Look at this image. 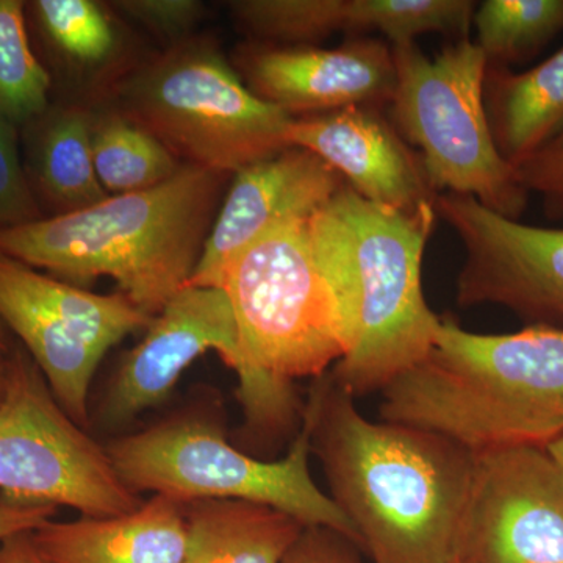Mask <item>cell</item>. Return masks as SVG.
Listing matches in <instances>:
<instances>
[{"label": "cell", "instance_id": "cell-22", "mask_svg": "<svg viewBox=\"0 0 563 563\" xmlns=\"http://www.w3.org/2000/svg\"><path fill=\"white\" fill-rule=\"evenodd\" d=\"M473 24L488 66L509 68L563 32V0H484Z\"/></svg>", "mask_w": 563, "mask_h": 563}, {"label": "cell", "instance_id": "cell-36", "mask_svg": "<svg viewBox=\"0 0 563 563\" xmlns=\"http://www.w3.org/2000/svg\"><path fill=\"white\" fill-rule=\"evenodd\" d=\"M451 563H459V561H454V562H451Z\"/></svg>", "mask_w": 563, "mask_h": 563}, {"label": "cell", "instance_id": "cell-23", "mask_svg": "<svg viewBox=\"0 0 563 563\" xmlns=\"http://www.w3.org/2000/svg\"><path fill=\"white\" fill-rule=\"evenodd\" d=\"M20 0H0V121L25 128L49 109L52 80L33 54Z\"/></svg>", "mask_w": 563, "mask_h": 563}, {"label": "cell", "instance_id": "cell-27", "mask_svg": "<svg viewBox=\"0 0 563 563\" xmlns=\"http://www.w3.org/2000/svg\"><path fill=\"white\" fill-rule=\"evenodd\" d=\"M18 129L0 121V231L43 218L18 150Z\"/></svg>", "mask_w": 563, "mask_h": 563}, {"label": "cell", "instance_id": "cell-9", "mask_svg": "<svg viewBox=\"0 0 563 563\" xmlns=\"http://www.w3.org/2000/svg\"><path fill=\"white\" fill-rule=\"evenodd\" d=\"M0 399V495L14 503L66 506L81 517L132 512L139 495L101 446L63 410L27 351L7 355Z\"/></svg>", "mask_w": 563, "mask_h": 563}, {"label": "cell", "instance_id": "cell-4", "mask_svg": "<svg viewBox=\"0 0 563 563\" xmlns=\"http://www.w3.org/2000/svg\"><path fill=\"white\" fill-rule=\"evenodd\" d=\"M247 374L239 380L243 435L273 440L295 428L302 402L295 380L324 376L352 336L343 303L314 255L309 220L274 225L222 272Z\"/></svg>", "mask_w": 563, "mask_h": 563}, {"label": "cell", "instance_id": "cell-34", "mask_svg": "<svg viewBox=\"0 0 563 563\" xmlns=\"http://www.w3.org/2000/svg\"><path fill=\"white\" fill-rule=\"evenodd\" d=\"M11 352L9 329L0 321V355L7 357Z\"/></svg>", "mask_w": 563, "mask_h": 563}, {"label": "cell", "instance_id": "cell-28", "mask_svg": "<svg viewBox=\"0 0 563 563\" xmlns=\"http://www.w3.org/2000/svg\"><path fill=\"white\" fill-rule=\"evenodd\" d=\"M111 7L176 44L187 41L203 13L198 0H118Z\"/></svg>", "mask_w": 563, "mask_h": 563}, {"label": "cell", "instance_id": "cell-17", "mask_svg": "<svg viewBox=\"0 0 563 563\" xmlns=\"http://www.w3.org/2000/svg\"><path fill=\"white\" fill-rule=\"evenodd\" d=\"M185 504L154 495L132 512L47 521L32 532L47 563H181L187 543Z\"/></svg>", "mask_w": 563, "mask_h": 563}, {"label": "cell", "instance_id": "cell-10", "mask_svg": "<svg viewBox=\"0 0 563 563\" xmlns=\"http://www.w3.org/2000/svg\"><path fill=\"white\" fill-rule=\"evenodd\" d=\"M152 320L121 292L96 295L0 254V321L20 336L52 395L81 428L102 358Z\"/></svg>", "mask_w": 563, "mask_h": 563}, {"label": "cell", "instance_id": "cell-2", "mask_svg": "<svg viewBox=\"0 0 563 563\" xmlns=\"http://www.w3.org/2000/svg\"><path fill=\"white\" fill-rule=\"evenodd\" d=\"M383 421L439 433L476 455L563 435V329L474 333L442 318L431 351L383 391Z\"/></svg>", "mask_w": 563, "mask_h": 563}, {"label": "cell", "instance_id": "cell-20", "mask_svg": "<svg viewBox=\"0 0 563 563\" xmlns=\"http://www.w3.org/2000/svg\"><path fill=\"white\" fill-rule=\"evenodd\" d=\"M181 563H282L303 528L263 504L202 499L185 504Z\"/></svg>", "mask_w": 563, "mask_h": 563}, {"label": "cell", "instance_id": "cell-26", "mask_svg": "<svg viewBox=\"0 0 563 563\" xmlns=\"http://www.w3.org/2000/svg\"><path fill=\"white\" fill-rule=\"evenodd\" d=\"M474 10L472 0H350V32H380L391 47L424 33L468 38Z\"/></svg>", "mask_w": 563, "mask_h": 563}, {"label": "cell", "instance_id": "cell-1", "mask_svg": "<svg viewBox=\"0 0 563 563\" xmlns=\"http://www.w3.org/2000/svg\"><path fill=\"white\" fill-rule=\"evenodd\" d=\"M303 417L331 499L373 563H451L474 454L439 433L369 421L329 373L314 379Z\"/></svg>", "mask_w": 563, "mask_h": 563}, {"label": "cell", "instance_id": "cell-35", "mask_svg": "<svg viewBox=\"0 0 563 563\" xmlns=\"http://www.w3.org/2000/svg\"><path fill=\"white\" fill-rule=\"evenodd\" d=\"M7 372H9V368H7V357L0 355V399H2L3 391H5Z\"/></svg>", "mask_w": 563, "mask_h": 563}, {"label": "cell", "instance_id": "cell-19", "mask_svg": "<svg viewBox=\"0 0 563 563\" xmlns=\"http://www.w3.org/2000/svg\"><path fill=\"white\" fill-rule=\"evenodd\" d=\"M484 101L496 147L517 168L563 129V46L523 73L488 66Z\"/></svg>", "mask_w": 563, "mask_h": 563}, {"label": "cell", "instance_id": "cell-8", "mask_svg": "<svg viewBox=\"0 0 563 563\" xmlns=\"http://www.w3.org/2000/svg\"><path fill=\"white\" fill-rule=\"evenodd\" d=\"M120 113L187 165L235 174L287 150L290 114L263 101L213 46L198 41L136 69L118 87Z\"/></svg>", "mask_w": 563, "mask_h": 563}, {"label": "cell", "instance_id": "cell-25", "mask_svg": "<svg viewBox=\"0 0 563 563\" xmlns=\"http://www.w3.org/2000/svg\"><path fill=\"white\" fill-rule=\"evenodd\" d=\"M229 9L244 31L265 44L303 46L350 32V0H236Z\"/></svg>", "mask_w": 563, "mask_h": 563}, {"label": "cell", "instance_id": "cell-12", "mask_svg": "<svg viewBox=\"0 0 563 563\" xmlns=\"http://www.w3.org/2000/svg\"><path fill=\"white\" fill-rule=\"evenodd\" d=\"M435 211L465 251L459 306L496 303L531 324L563 329V228L510 220L454 192L437 195Z\"/></svg>", "mask_w": 563, "mask_h": 563}, {"label": "cell", "instance_id": "cell-33", "mask_svg": "<svg viewBox=\"0 0 563 563\" xmlns=\"http://www.w3.org/2000/svg\"><path fill=\"white\" fill-rule=\"evenodd\" d=\"M547 450L548 453L553 455L554 461L558 462V465L561 466L563 472V435L559 437L555 442L551 443Z\"/></svg>", "mask_w": 563, "mask_h": 563}, {"label": "cell", "instance_id": "cell-14", "mask_svg": "<svg viewBox=\"0 0 563 563\" xmlns=\"http://www.w3.org/2000/svg\"><path fill=\"white\" fill-rule=\"evenodd\" d=\"M236 62L250 90L291 118L377 107L395 95V55L380 40H351L333 49L251 44Z\"/></svg>", "mask_w": 563, "mask_h": 563}, {"label": "cell", "instance_id": "cell-15", "mask_svg": "<svg viewBox=\"0 0 563 563\" xmlns=\"http://www.w3.org/2000/svg\"><path fill=\"white\" fill-rule=\"evenodd\" d=\"M346 181L321 157L287 147L235 173L187 287L218 288L228 263L282 222L310 220Z\"/></svg>", "mask_w": 563, "mask_h": 563}, {"label": "cell", "instance_id": "cell-5", "mask_svg": "<svg viewBox=\"0 0 563 563\" xmlns=\"http://www.w3.org/2000/svg\"><path fill=\"white\" fill-rule=\"evenodd\" d=\"M435 203L398 211L346 184L309 220L310 240L350 320L354 344L329 372L352 398L383 391L431 351L442 318L421 285Z\"/></svg>", "mask_w": 563, "mask_h": 563}, {"label": "cell", "instance_id": "cell-31", "mask_svg": "<svg viewBox=\"0 0 563 563\" xmlns=\"http://www.w3.org/2000/svg\"><path fill=\"white\" fill-rule=\"evenodd\" d=\"M57 514V507L0 498V544L20 533H32Z\"/></svg>", "mask_w": 563, "mask_h": 563}, {"label": "cell", "instance_id": "cell-18", "mask_svg": "<svg viewBox=\"0 0 563 563\" xmlns=\"http://www.w3.org/2000/svg\"><path fill=\"white\" fill-rule=\"evenodd\" d=\"M92 120L95 114L81 107H49L25 125V174L36 201L47 203L55 214L88 209L109 198L92 162Z\"/></svg>", "mask_w": 563, "mask_h": 563}, {"label": "cell", "instance_id": "cell-6", "mask_svg": "<svg viewBox=\"0 0 563 563\" xmlns=\"http://www.w3.org/2000/svg\"><path fill=\"white\" fill-rule=\"evenodd\" d=\"M106 450L122 483L136 495L151 492L181 504L202 499L263 504L306 528L335 529L362 550L354 525L312 479L310 424L303 415L282 461L252 457L228 442L220 422L199 413L176 415L120 437Z\"/></svg>", "mask_w": 563, "mask_h": 563}, {"label": "cell", "instance_id": "cell-11", "mask_svg": "<svg viewBox=\"0 0 563 563\" xmlns=\"http://www.w3.org/2000/svg\"><path fill=\"white\" fill-rule=\"evenodd\" d=\"M459 563H563V472L547 448L474 455Z\"/></svg>", "mask_w": 563, "mask_h": 563}, {"label": "cell", "instance_id": "cell-3", "mask_svg": "<svg viewBox=\"0 0 563 563\" xmlns=\"http://www.w3.org/2000/svg\"><path fill=\"white\" fill-rule=\"evenodd\" d=\"M229 176L181 165L150 190L3 229L0 254L77 287L110 277L133 306L155 318L201 261Z\"/></svg>", "mask_w": 563, "mask_h": 563}, {"label": "cell", "instance_id": "cell-29", "mask_svg": "<svg viewBox=\"0 0 563 563\" xmlns=\"http://www.w3.org/2000/svg\"><path fill=\"white\" fill-rule=\"evenodd\" d=\"M515 169L529 195L542 198L548 217L563 221V129Z\"/></svg>", "mask_w": 563, "mask_h": 563}, {"label": "cell", "instance_id": "cell-16", "mask_svg": "<svg viewBox=\"0 0 563 563\" xmlns=\"http://www.w3.org/2000/svg\"><path fill=\"white\" fill-rule=\"evenodd\" d=\"M287 143L317 154L366 201L398 211L435 203L420 155L374 107L291 118Z\"/></svg>", "mask_w": 563, "mask_h": 563}, {"label": "cell", "instance_id": "cell-21", "mask_svg": "<svg viewBox=\"0 0 563 563\" xmlns=\"http://www.w3.org/2000/svg\"><path fill=\"white\" fill-rule=\"evenodd\" d=\"M91 146L96 176L113 196L157 187L181 166L157 136L120 111L95 117Z\"/></svg>", "mask_w": 563, "mask_h": 563}, {"label": "cell", "instance_id": "cell-13", "mask_svg": "<svg viewBox=\"0 0 563 563\" xmlns=\"http://www.w3.org/2000/svg\"><path fill=\"white\" fill-rule=\"evenodd\" d=\"M214 351L239 380L247 374L231 301L221 288L185 287L151 321L146 335L118 366L101 406L117 428L165 402L181 374Z\"/></svg>", "mask_w": 563, "mask_h": 563}, {"label": "cell", "instance_id": "cell-24", "mask_svg": "<svg viewBox=\"0 0 563 563\" xmlns=\"http://www.w3.org/2000/svg\"><path fill=\"white\" fill-rule=\"evenodd\" d=\"M44 40L77 68L109 65L120 51V35L103 7L92 0H36L29 3Z\"/></svg>", "mask_w": 563, "mask_h": 563}, {"label": "cell", "instance_id": "cell-7", "mask_svg": "<svg viewBox=\"0 0 563 563\" xmlns=\"http://www.w3.org/2000/svg\"><path fill=\"white\" fill-rule=\"evenodd\" d=\"M391 49L393 125L417 147L432 190L470 196L495 213L520 220L531 195L493 139L483 49L470 38H459L433 57L415 43Z\"/></svg>", "mask_w": 563, "mask_h": 563}, {"label": "cell", "instance_id": "cell-32", "mask_svg": "<svg viewBox=\"0 0 563 563\" xmlns=\"http://www.w3.org/2000/svg\"><path fill=\"white\" fill-rule=\"evenodd\" d=\"M0 563H47L33 544L32 533H20L0 544Z\"/></svg>", "mask_w": 563, "mask_h": 563}, {"label": "cell", "instance_id": "cell-30", "mask_svg": "<svg viewBox=\"0 0 563 563\" xmlns=\"http://www.w3.org/2000/svg\"><path fill=\"white\" fill-rule=\"evenodd\" d=\"M361 553V548L344 533L324 526H309L282 563H363Z\"/></svg>", "mask_w": 563, "mask_h": 563}]
</instances>
